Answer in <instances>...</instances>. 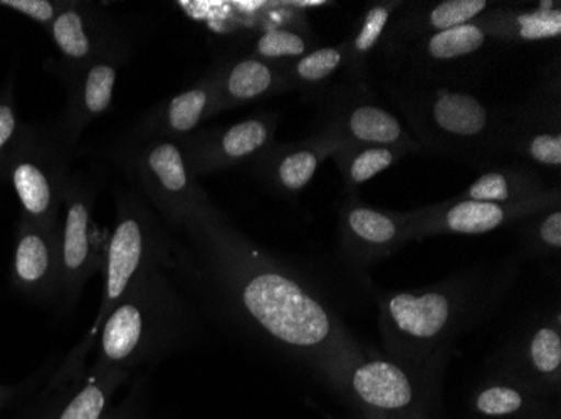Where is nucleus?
I'll use <instances>...</instances> for the list:
<instances>
[{
	"label": "nucleus",
	"mask_w": 561,
	"mask_h": 419,
	"mask_svg": "<svg viewBox=\"0 0 561 419\" xmlns=\"http://www.w3.org/2000/svg\"><path fill=\"white\" fill-rule=\"evenodd\" d=\"M529 153L537 162L548 166L561 165V138L558 135H540L531 141Z\"/></svg>",
	"instance_id": "obj_31"
},
{
	"label": "nucleus",
	"mask_w": 561,
	"mask_h": 419,
	"mask_svg": "<svg viewBox=\"0 0 561 419\" xmlns=\"http://www.w3.org/2000/svg\"><path fill=\"white\" fill-rule=\"evenodd\" d=\"M271 81L273 75L270 68L263 62L251 59L236 66L234 71L229 75L227 86H229V93L238 100H251L263 94L271 86Z\"/></svg>",
	"instance_id": "obj_13"
},
{
	"label": "nucleus",
	"mask_w": 561,
	"mask_h": 419,
	"mask_svg": "<svg viewBox=\"0 0 561 419\" xmlns=\"http://www.w3.org/2000/svg\"><path fill=\"white\" fill-rule=\"evenodd\" d=\"M15 131V116L9 104H0V150L11 141Z\"/></svg>",
	"instance_id": "obj_34"
},
{
	"label": "nucleus",
	"mask_w": 561,
	"mask_h": 419,
	"mask_svg": "<svg viewBox=\"0 0 561 419\" xmlns=\"http://www.w3.org/2000/svg\"><path fill=\"white\" fill-rule=\"evenodd\" d=\"M244 304L274 337L293 346H314L330 334L327 312L293 280L279 273L254 277Z\"/></svg>",
	"instance_id": "obj_1"
},
{
	"label": "nucleus",
	"mask_w": 561,
	"mask_h": 419,
	"mask_svg": "<svg viewBox=\"0 0 561 419\" xmlns=\"http://www.w3.org/2000/svg\"><path fill=\"white\" fill-rule=\"evenodd\" d=\"M522 396L510 387H491L478 399V409L484 415L500 416L522 408Z\"/></svg>",
	"instance_id": "obj_28"
},
{
	"label": "nucleus",
	"mask_w": 561,
	"mask_h": 419,
	"mask_svg": "<svg viewBox=\"0 0 561 419\" xmlns=\"http://www.w3.org/2000/svg\"><path fill=\"white\" fill-rule=\"evenodd\" d=\"M12 182L25 212L33 217H43L49 210L53 191L43 170L33 163H21L12 173Z\"/></svg>",
	"instance_id": "obj_8"
},
{
	"label": "nucleus",
	"mask_w": 561,
	"mask_h": 419,
	"mask_svg": "<svg viewBox=\"0 0 561 419\" xmlns=\"http://www.w3.org/2000/svg\"><path fill=\"white\" fill-rule=\"evenodd\" d=\"M88 210L83 203H72L69 208L65 226V245H62V264L69 273H76L88 258Z\"/></svg>",
	"instance_id": "obj_12"
},
{
	"label": "nucleus",
	"mask_w": 561,
	"mask_h": 419,
	"mask_svg": "<svg viewBox=\"0 0 561 419\" xmlns=\"http://www.w3.org/2000/svg\"><path fill=\"white\" fill-rule=\"evenodd\" d=\"M141 314L135 305L116 309L103 330V351L113 361L125 359L137 348L141 336Z\"/></svg>",
	"instance_id": "obj_7"
},
{
	"label": "nucleus",
	"mask_w": 561,
	"mask_h": 419,
	"mask_svg": "<svg viewBox=\"0 0 561 419\" xmlns=\"http://www.w3.org/2000/svg\"><path fill=\"white\" fill-rule=\"evenodd\" d=\"M486 36L478 25H457L453 30L440 31L427 44L428 55L436 59H454L471 55L484 44Z\"/></svg>",
	"instance_id": "obj_11"
},
{
	"label": "nucleus",
	"mask_w": 561,
	"mask_h": 419,
	"mask_svg": "<svg viewBox=\"0 0 561 419\" xmlns=\"http://www.w3.org/2000/svg\"><path fill=\"white\" fill-rule=\"evenodd\" d=\"M141 241L140 226L135 220L119 223L112 238L108 254V289L110 301H116L125 291L140 264Z\"/></svg>",
	"instance_id": "obj_4"
},
{
	"label": "nucleus",
	"mask_w": 561,
	"mask_h": 419,
	"mask_svg": "<svg viewBox=\"0 0 561 419\" xmlns=\"http://www.w3.org/2000/svg\"><path fill=\"white\" fill-rule=\"evenodd\" d=\"M531 359L538 370L551 373L561 362V339L557 330L545 327L531 340Z\"/></svg>",
	"instance_id": "obj_22"
},
{
	"label": "nucleus",
	"mask_w": 561,
	"mask_h": 419,
	"mask_svg": "<svg viewBox=\"0 0 561 419\" xmlns=\"http://www.w3.org/2000/svg\"><path fill=\"white\" fill-rule=\"evenodd\" d=\"M393 162V153L386 148H371V150L362 151L355 160H353L350 176L353 182L364 183L374 178L377 173L389 168Z\"/></svg>",
	"instance_id": "obj_25"
},
{
	"label": "nucleus",
	"mask_w": 561,
	"mask_h": 419,
	"mask_svg": "<svg viewBox=\"0 0 561 419\" xmlns=\"http://www.w3.org/2000/svg\"><path fill=\"white\" fill-rule=\"evenodd\" d=\"M561 14L554 12H537L519 19V36L528 40L548 39L560 36Z\"/></svg>",
	"instance_id": "obj_26"
},
{
	"label": "nucleus",
	"mask_w": 561,
	"mask_h": 419,
	"mask_svg": "<svg viewBox=\"0 0 561 419\" xmlns=\"http://www.w3.org/2000/svg\"><path fill=\"white\" fill-rule=\"evenodd\" d=\"M469 200L482 201V203H501L510 198V185L506 176L500 173H488L478 182L472 183L468 191Z\"/></svg>",
	"instance_id": "obj_29"
},
{
	"label": "nucleus",
	"mask_w": 561,
	"mask_h": 419,
	"mask_svg": "<svg viewBox=\"0 0 561 419\" xmlns=\"http://www.w3.org/2000/svg\"><path fill=\"white\" fill-rule=\"evenodd\" d=\"M105 393L96 384H88L68 406L62 409L58 419H100L105 409Z\"/></svg>",
	"instance_id": "obj_23"
},
{
	"label": "nucleus",
	"mask_w": 561,
	"mask_h": 419,
	"mask_svg": "<svg viewBox=\"0 0 561 419\" xmlns=\"http://www.w3.org/2000/svg\"><path fill=\"white\" fill-rule=\"evenodd\" d=\"M447 226L457 233H484L504 222V210L496 203L461 201L450 208L446 217Z\"/></svg>",
	"instance_id": "obj_9"
},
{
	"label": "nucleus",
	"mask_w": 561,
	"mask_h": 419,
	"mask_svg": "<svg viewBox=\"0 0 561 419\" xmlns=\"http://www.w3.org/2000/svg\"><path fill=\"white\" fill-rule=\"evenodd\" d=\"M53 269V251L43 233L25 232L15 248L14 273L25 287H39Z\"/></svg>",
	"instance_id": "obj_6"
},
{
	"label": "nucleus",
	"mask_w": 561,
	"mask_h": 419,
	"mask_svg": "<svg viewBox=\"0 0 561 419\" xmlns=\"http://www.w3.org/2000/svg\"><path fill=\"white\" fill-rule=\"evenodd\" d=\"M317 166L318 159L311 151L289 154L279 166L280 182L289 190H299L313 178Z\"/></svg>",
	"instance_id": "obj_21"
},
{
	"label": "nucleus",
	"mask_w": 561,
	"mask_h": 419,
	"mask_svg": "<svg viewBox=\"0 0 561 419\" xmlns=\"http://www.w3.org/2000/svg\"><path fill=\"white\" fill-rule=\"evenodd\" d=\"M348 225L353 233L370 244H387L397 233L396 223L389 217L370 208H353L348 216Z\"/></svg>",
	"instance_id": "obj_16"
},
{
	"label": "nucleus",
	"mask_w": 561,
	"mask_h": 419,
	"mask_svg": "<svg viewBox=\"0 0 561 419\" xmlns=\"http://www.w3.org/2000/svg\"><path fill=\"white\" fill-rule=\"evenodd\" d=\"M267 140V129L260 121H244L232 126L222 140L224 151L232 159H241L245 154L260 150Z\"/></svg>",
	"instance_id": "obj_17"
},
{
	"label": "nucleus",
	"mask_w": 561,
	"mask_h": 419,
	"mask_svg": "<svg viewBox=\"0 0 561 419\" xmlns=\"http://www.w3.org/2000/svg\"><path fill=\"white\" fill-rule=\"evenodd\" d=\"M298 5H321V2H298Z\"/></svg>",
	"instance_id": "obj_35"
},
{
	"label": "nucleus",
	"mask_w": 561,
	"mask_h": 419,
	"mask_svg": "<svg viewBox=\"0 0 561 419\" xmlns=\"http://www.w3.org/2000/svg\"><path fill=\"white\" fill-rule=\"evenodd\" d=\"M206 91L194 90L176 96L170 104V125L176 131H188L197 125L202 112L206 108Z\"/></svg>",
	"instance_id": "obj_19"
},
{
	"label": "nucleus",
	"mask_w": 561,
	"mask_h": 419,
	"mask_svg": "<svg viewBox=\"0 0 561 419\" xmlns=\"http://www.w3.org/2000/svg\"><path fill=\"white\" fill-rule=\"evenodd\" d=\"M541 237L551 247H561V212L551 213L541 225Z\"/></svg>",
	"instance_id": "obj_33"
},
{
	"label": "nucleus",
	"mask_w": 561,
	"mask_h": 419,
	"mask_svg": "<svg viewBox=\"0 0 561 419\" xmlns=\"http://www.w3.org/2000/svg\"><path fill=\"white\" fill-rule=\"evenodd\" d=\"M350 131L358 140L367 143H393L402 137L399 121L383 109L362 106L350 116Z\"/></svg>",
	"instance_id": "obj_10"
},
{
	"label": "nucleus",
	"mask_w": 561,
	"mask_h": 419,
	"mask_svg": "<svg viewBox=\"0 0 561 419\" xmlns=\"http://www.w3.org/2000/svg\"><path fill=\"white\" fill-rule=\"evenodd\" d=\"M353 387L365 403L375 408H403L412 399L411 383L390 362L377 361L362 365L353 376Z\"/></svg>",
	"instance_id": "obj_2"
},
{
	"label": "nucleus",
	"mask_w": 561,
	"mask_h": 419,
	"mask_svg": "<svg viewBox=\"0 0 561 419\" xmlns=\"http://www.w3.org/2000/svg\"><path fill=\"white\" fill-rule=\"evenodd\" d=\"M150 168L153 170L163 187L170 191L184 190L187 185V175H185L184 162H182L181 151L173 144L165 143L157 147L150 154Z\"/></svg>",
	"instance_id": "obj_15"
},
{
	"label": "nucleus",
	"mask_w": 561,
	"mask_h": 419,
	"mask_svg": "<svg viewBox=\"0 0 561 419\" xmlns=\"http://www.w3.org/2000/svg\"><path fill=\"white\" fill-rule=\"evenodd\" d=\"M434 119L447 133L474 137L486 126V109L476 97L461 93H444L434 104Z\"/></svg>",
	"instance_id": "obj_5"
},
{
	"label": "nucleus",
	"mask_w": 561,
	"mask_h": 419,
	"mask_svg": "<svg viewBox=\"0 0 561 419\" xmlns=\"http://www.w3.org/2000/svg\"><path fill=\"white\" fill-rule=\"evenodd\" d=\"M390 11L387 8H375L368 12L362 25L360 33L356 36L355 46L360 53L371 49L377 44L378 37L386 30L387 21H389Z\"/></svg>",
	"instance_id": "obj_30"
},
{
	"label": "nucleus",
	"mask_w": 561,
	"mask_h": 419,
	"mask_svg": "<svg viewBox=\"0 0 561 419\" xmlns=\"http://www.w3.org/2000/svg\"><path fill=\"white\" fill-rule=\"evenodd\" d=\"M390 316L403 333L421 339L434 337L446 326L449 302L440 294H399L390 301Z\"/></svg>",
	"instance_id": "obj_3"
},
{
	"label": "nucleus",
	"mask_w": 561,
	"mask_h": 419,
	"mask_svg": "<svg viewBox=\"0 0 561 419\" xmlns=\"http://www.w3.org/2000/svg\"><path fill=\"white\" fill-rule=\"evenodd\" d=\"M261 55L266 58H283V56H301L305 53V40L298 34L288 31H273L264 34L257 44Z\"/></svg>",
	"instance_id": "obj_27"
},
{
	"label": "nucleus",
	"mask_w": 561,
	"mask_h": 419,
	"mask_svg": "<svg viewBox=\"0 0 561 419\" xmlns=\"http://www.w3.org/2000/svg\"><path fill=\"white\" fill-rule=\"evenodd\" d=\"M342 62V53L333 47L318 49L299 61L298 74L306 81H321L339 68Z\"/></svg>",
	"instance_id": "obj_24"
},
{
	"label": "nucleus",
	"mask_w": 561,
	"mask_h": 419,
	"mask_svg": "<svg viewBox=\"0 0 561 419\" xmlns=\"http://www.w3.org/2000/svg\"><path fill=\"white\" fill-rule=\"evenodd\" d=\"M53 36L59 49L69 58H84L90 53V40L83 30V21L75 11H66L56 18Z\"/></svg>",
	"instance_id": "obj_14"
},
{
	"label": "nucleus",
	"mask_w": 561,
	"mask_h": 419,
	"mask_svg": "<svg viewBox=\"0 0 561 419\" xmlns=\"http://www.w3.org/2000/svg\"><path fill=\"white\" fill-rule=\"evenodd\" d=\"M115 80V69L110 66H94L91 69L84 90V103L91 113H101L108 108Z\"/></svg>",
	"instance_id": "obj_20"
},
{
	"label": "nucleus",
	"mask_w": 561,
	"mask_h": 419,
	"mask_svg": "<svg viewBox=\"0 0 561 419\" xmlns=\"http://www.w3.org/2000/svg\"><path fill=\"white\" fill-rule=\"evenodd\" d=\"M486 5L484 0H447L431 12L428 21L436 30H453L457 25L468 24L471 19L481 14Z\"/></svg>",
	"instance_id": "obj_18"
},
{
	"label": "nucleus",
	"mask_w": 561,
	"mask_h": 419,
	"mask_svg": "<svg viewBox=\"0 0 561 419\" xmlns=\"http://www.w3.org/2000/svg\"><path fill=\"white\" fill-rule=\"evenodd\" d=\"M0 5L14 9L37 22H49L55 18V8L47 0H2Z\"/></svg>",
	"instance_id": "obj_32"
}]
</instances>
